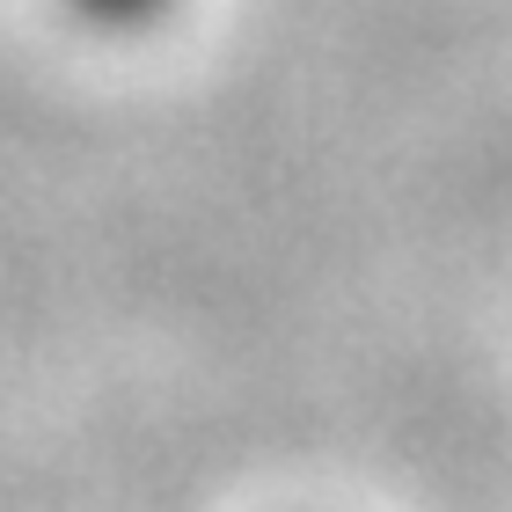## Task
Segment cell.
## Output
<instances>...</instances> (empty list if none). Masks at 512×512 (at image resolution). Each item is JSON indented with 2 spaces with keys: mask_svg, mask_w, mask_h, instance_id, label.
<instances>
[{
  "mask_svg": "<svg viewBox=\"0 0 512 512\" xmlns=\"http://www.w3.org/2000/svg\"><path fill=\"white\" fill-rule=\"evenodd\" d=\"M74 8H88L96 22H147V15L169 8V0H74Z\"/></svg>",
  "mask_w": 512,
  "mask_h": 512,
  "instance_id": "6da1fadb",
  "label": "cell"
}]
</instances>
